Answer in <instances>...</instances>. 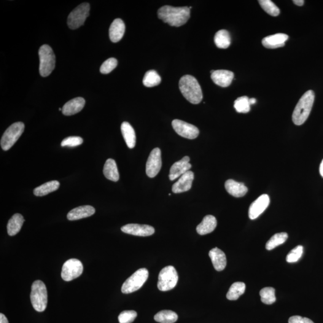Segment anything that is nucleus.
Masks as SVG:
<instances>
[{
  "instance_id": "nucleus-1",
  "label": "nucleus",
  "mask_w": 323,
  "mask_h": 323,
  "mask_svg": "<svg viewBox=\"0 0 323 323\" xmlns=\"http://www.w3.org/2000/svg\"><path fill=\"white\" fill-rule=\"evenodd\" d=\"M158 18L164 23L172 26H181L186 23L190 16V10L188 7H175L165 5L158 12Z\"/></svg>"
},
{
  "instance_id": "nucleus-2",
  "label": "nucleus",
  "mask_w": 323,
  "mask_h": 323,
  "mask_svg": "<svg viewBox=\"0 0 323 323\" xmlns=\"http://www.w3.org/2000/svg\"><path fill=\"white\" fill-rule=\"evenodd\" d=\"M179 88L183 95L190 103L199 104L203 98L201 86L192 75L183 76L180 80Z\"/></svg>"
},
{
  "instance_id": "nucleus-3",
  "label": "nucleus",
  "mask_w": 323,
  "mask_h": 323,
  "mask_svg": "<svg viewBox=\"0 0 323 323\" xmlns=\"http://www.w3.org/2000/svg\"><path fill=\"white\" fill-rule=\"evenodd\" d=\"M315 99V93L313 91L309 90L301 97L296 105L292 115V120L295 125H302L308 119L311 112Z\"/></svg>"
},
{
  "instance_id": "nucleus-4",
  "label": "nucleus",
  "mask_w": 323,
  "mask_h": 323,
  "mask_svg": "<svg viewBox=\"0 0 323 323\" xmlns=\"http://www.w3.org/2000/svg\"><path fill=\"white\" fill-rule=\"evenodd\" d=\"M32 306L37 312H43L47 305V292L46 287L42 281L37 280L31 287L30 295Z\"/></svg>"
},
{
  "instance_id": "nucleus-5",
  "label": "nucleus",
  "mask_w": 323,
  "mask_h": 323,
  "mask_svg": "<svg viewBox=\"0 0 323 323\" xmlns=\"http://www.w3.org/2000/svg\"><path fill=\"white\" fill-rule=\"evenodd\" d=\"M40 74L42 77L49 75L55 67V55L52 48L47 45H43L39 51Z\"/></svg>"
},
{
  "instance_id": "nucleus-6",
  "label": "nucleus",
  "mask_w": 323,
  "mask_h": 323,
  "mask_svg": "<svg viewBox=\"0 0 323 323\" xmlns=\"http://www.w3.org/2000/svg\"><path fill=\"white\" fill-rule=\"evenodd\" d=\"M179 276L174 266H168L162 269L158 277V287L162 292L171 290L176 286Z\"/></svg>"
},
{
  "instance_id": "nucleus-7",
  "label": "nucleus",
  "mask_w": 323,
  "mask_h": 323,
  "mask_svg": "<svg viewBox=\"0 0 323 323\" xmlns=\"http://www.w3.org/2000/svg\"><path fill=\"white\" fill-rule=\"evenodd\" d=\"M148 277L149 271L147 269H138L124 282L122 287V292L124 294H129L139 290L147 281Z\"/></svg>"
},
{
  "instance_id": "nucleus-8",
  "label": "nucleus",
  "mask_w": 323,
  "mask_h": 323,
  "mask_svg": "<svg viewBox=\"0 0 323 323\" xmlns=\"http://www.w3.org/2000/svg\"><path fill=\"white\" fill-rule=\"evenodd\" d=\"M25 129L23 123L19 122L12 124L6 129L1 139V147L4 151L9 150L16 143L23 134Z\"/></svg>"
},
{
  "instance_id": "nucleus-9",
  "label": "nucleus",
  "mask_w": 323,
  "mask_h": 323,
  "mask_svg": "<svg viewBox=\"0 0 323 323\" xmlns=\"http://www.w3.org/2000/svg\"><path fill=\"white\" fill-rule=\"evenodd\" d=\"M90 5L88 2H83L72 10L67 20L69 28L75 29L83 25L90 15Z\"/></svg>"
},
{
  "instance_id": "nucleus-10",
  "label": "nucleus",
  "mask_w": 323,
  "mask_h": 323,
  "mask_svg": "<svg viewBox=\"0 0 323 323\" xmlns=\"http://www.w3.org/2000/svg\"><path fill=\"white\" fill-rule=\"evenodd\" d=\"M82 263L76 258H71L65 262L62 268L61 277L64 281H71L83 273Z\"/></svg>"
},
{
  "instance_id": "nucleus-11",
  "label": "nucleus",
  "mask_w": 323,
  "mask_h": 323,
  "mask_svg": "<svg viewBox=\"0 0 323 323\" xmlns=\"http://www.w3.org/2000/svg\"><path fill=\"white\" fill-rule=\"evenodd\" d=\"M172 126L174 131L183 138L193 139L197 138L199 136V131L198 128L184 121L174 120L172 121Z\"/></svg>"
},
{
  "instance_id": "nucleus-12",
  "label": "nucleus",
  "mask_w": 323,
  "mask_h": 323,
  "mask_svg": "<svg viewBox=\"0 0 323 323\" xmlns=\"http://www.w3.org/2000/svg\"><path fill=\"white\" fill-rule=\"evenodd\" d=\"M162 167L161 151L155 148L151 152L146 163V174L148 177L153 178L157 176Z\"/></svg>"
},
{
  "instance_id": "nucleus-13",
  "label": "nucleus",
  "mask_w": 323,
  "mask_h": 323,
  "mask_svg": "<svg viewBox=\"0 0 323 323\" xmlns=\"http://www.w3.org/2000/svg\"><path fill=\"white\" fill-rule=\"evenodd\" d=\"M269 203H270V198L268 195L264 194L259 196L250 207L249 211L250 219L251 220L257 219L268 208Z\"/></svg>"
},
{
  "instance_id": "nucleus-14",
  "label": "nucleus",
  "mask_w": 323,
  "mask_h": 323,
  "mask_svg": "<svg viewBox=\"0 0 323 323\" xmlns=\"http://www.w3.org/2000/svg\"><path fill=\"white\" fill-rule=\"evenodd\" d=\"M123 232L139 236H148L155 233V229L147 225L128 224L121 228Z\"/></svg>"
},
{
  "instance_id": "nucleus-15",
  "label": "nucleus",
  "mask_w": 323,
  "mask_h": 323,
  "mask_svg": "<svg viewBox=\"0 0 323 323\" xmlns=\"http://www.w3.org/2000/svg\"><path fill=\"white\" fill-rule=\"evenodd\" d=\"M189 161L190 158L188 156H185L182 160L174 163L169 172V180L174 181L177 178L182 176L185 172L189 171L192 168V165L189 163Z\"/></svg>"
},
{
  "instance_id": "nucleus-16",
  "label": "nucleus",
  "mask_w": 323,
  "mask_h": 323,
  "mask_svg": "<svg viewBox=\"0 0 323 323\" xmlns=\"http://www.w3.org/2000/svg\"><path fill=\"white\" fill-rule=\"evenodd\" d=\"M194 180V173L188 171L180 177V179L172 185V192L180 193L187 192L192 187Z\"/></svg>"
},
{
  "instance_id": "nucleus-17",
  "label": "nucleus",
  "mask_w": 323,
  "mask_h": 323,
  "mask_svg": "<svg viewBox=\"0 0 323 323\" xmlns=\"http://www.w3.org/2000/svg\"><path fill=\"white\" fill-rule=\"evenodd\" d=\"M211 77L215 84L222 88H226L231 85L234 78V74L228 70L219 69L214 71L211 74Z\"/></svg>"
},
{
  "instance_id": "nucleus-18",
  "label": "nucleus",
  "mask_w": 323,
  "mask_h": 323,
  "mask_svg": "<svg viewBox=\"0 0 323 323\" xmlns=\"http://www.w3.org/2000/svg\"><path fill=\"white\" fill-rule=\"evenodd\" d=\"M289 39L287 34L278 33L264 38L262 45L267 48H277L284 47L285 42Z\"/></svg>"
},
{
  "instance_id": "nucleus-19",
  "label": "nucleus",
  "mask_w": 323,
  "mask_h": 323,
  "mask_svg": "<svg viewBox=\"0 0 323 323\" xmlns=\"http://www.w3.org/2000/svg\"><path fill=\"white\" fill-rule=\"evenodd\" d=\"M85 105V100L82 97H77L71 99L65 104L63 107V115H72L79 113Z\"/></svg>"
},
{
  "instance_id": "nucleus-20",
  "label": "nucleus",
  "mask_w": 323,
  "mask_h": 323,
  "mask_svg": "<svg viewBox=\"0 0 323 323\" xmlns=\"http://www.w3.org/2000/svg\"><path fill=\"white\" fill-rule=\"evenodd\" d=\"M95 209L90 206H84L72 209L67 214L69 220H77L89 217L95 214Z\"/></svg>"
},
{
  "instance_id": "nucleus-21",
  "label": "nucleus",
  "mask_w": 323,
  "mask_h": 323,
  "mask_svg": "<svg viewBox=\"0 0 323 323\" xmlns=\"http://www.w3.org/2000/svg\"><path fill=\"white\" fill-rule=\"evenodd\" d=\"M125 31V25L120 19H116L113 22L109 29V36L111 41L117 43L123 37Z\"/></svg>"
},
{
  "instance_id": "nucleus-22",
  "label": "nucleus",
  "mask_w": 323,
  "mask_h": 323,
  "mask_svg": "<svg viewBox=\"0 0 323 323\" xmlns=\"http://www.w3.org/2000/svg\"><path fill=\"white\" fill-rule=\"evenodd\" d=\"M209 256L211 258L212 265L215 270L222 271L225 269L226 266V257L225 253L222 250L215 247L210 250Z\"/></svg>"
},
{
  "instance_id": "nucleus-23",
  "label": "nucleus",
  "mask_w": 323,
  "mask_h": 323,
  "mask_svg": "<svg viewBox=\"0 0 323 323\" xmlns=\"http://www.w3.org/2000/svg\"><path fill=\"white\" fill-rule=\"evenodd\" d=\"M225 188L227 192L236 198H241L246 195L248 188L244 183H239L233 180H228L225 183Z\"/></svg>"
},
{
  "instance_id": "nucleus-24",
  "label": "nucleus",
  "mask_w": 323,
  "mask_h": 323,
  "mask_svg": "<svg viewBox=\"0 0 323 323\" xmlns=\"http://www.w3.org/2000/svg\"><path fill=\"white\" fill-rule=\"evenodd\" d=\"M217 220L213 215H207L198 225L196 231L199 235H204L213 231L217 226Z\"/></svg>"
},
{
  "instance_id": "nucleus-25",
  "label": "nucleus",
  "mask_w": 323,
  "mask_h": 323,
  "mask_svg": "<svg viewBox=\"0 0 323 323\" xmlns=\"http://www.w3.org/2000/svg\"><path fill=\"white\" fill-rule=\"evenodd\" d=\"M121 131L126 145L129 149H133L136 146V135L133 126L127 122H124L121 125Z\"/></svg>"
},
{
  "instance_id": "nucleus-26",
  "label": "nucleus",
  "mask_w": 323,
  "mask_h": 323,
  "mask_svg": "<svg viewBox=\"0 0 323 323\" xmlns=\"http://www.w3.org/2000/svg\"><path fill=\"white\" fill-rule=\"evenodd\" d=\"M24 222L25 219L21 214L17 213L13 215L8 222L7 226L8 234L10 236H15L20 232Z\"/></svg>"
},
{
  "instance_id": "nucleus-27",
  "label": "nucleus",
  "mask_w": 323,
  "mask_h": 323,
  "mask_svg": "<svg viewBox=\"0 0 323 323\" xmlns=\"http://www.w3.org/2000/svg\"><path fill=\"white\" fill-rule=\"evenodd\" d=\"M103 173L106 179L111 181L116 182L119 180L117 164L115 160L109 159L105 163Z\"/></svg>"
},
{
  "instance_id": "nucleus-28",
  "label": "nucleus",
  "mask_w": 323,
  "mask_h": 323,
  "mask_svg": "<svg viewBox=\"0 0 323 323\" xmlns=\"http://www.w3.org/2000/svg\"><path fill=\"white\" fill-rule=\"evenodd\" d=\"M60 186V183L56 180L45 183L34 190V195L37 196H43L47 194L55 192Z\"/></svg>"
},
{
  "instance_id": "nucleus-29",
  "label": "nucleus",
  "mask_w": 323,
  "mask_h": 323,
  "mask_svg": "<svg viewBox=\"0 0 323 323\" xmlns=\"http://www.w3.org/2000/svg\"><path fill=\"white\" fill-rule=\"evenodd\" d=\"M231 39L230 32L225 29L217 32L214 36V43L217 47L227 48L230 47Z\"/></svg>"
},
{
  "instance_id": "nucleus-30",
  "label": "nucleus",
  "mask_w": 323,
  "mask_h": 323,
  "mask_svg": "<svg viewBox=\"0 0 323 323\" xmlns=\"http://www.w3.org/2000/svg\"><path fill=\"white\" fill-rule=\"evenodd\" d=\"M246 290V284L242 282H236L231 285L226 295V298L230 300H236L243 295Z\"/></svg>"
},
{
  "instance_id": "nucleus-31",
  "label": "nucleus",
  "mask_w": 323,
  "mask_h": 323,
  "mask_svg": "<svg viewBox=\"0 0 323 323\" xmlns=\"http://www.w3.org/2000/svg\"><path fill=\"white\" fill-rule=\"evenodd\" d=\"M154 319L156 322L161 323H174L177 322L178 316L174 311L163 310L156 314Z\"/></svg>"
},
{
  "instance_id": "nucleus-32",
  "label": "nucleus",
  "mask_w": 323,
  "mask_h": 323,
  "mask_svg": "<svg viewBox=\"0 0 323 323\" xmlns=\"http://www.w3.org/2000/svg\"><path fill=\"white\" fill-rule=\"evenodd\" d=\"M161 81V77L158 72L155 70L151 69L145 74L142 83L146 87L152 88L160 85Z\"/></svg>"
},
{
  "instance_id": "nucleus-33",
  "label": "nucleus",
  "mask_w": 323,
  "mask_h": 323,
  "mask_svg": "<svg viewBox=\"0 0 323 323\" xmlns=\"http://www.w3.org/2000/svg\"><path fill=\"white\" fill-rule=\"evenodd\" d=\"M288 238L287 233L282 232L275 234L267 242L266 244V249L268 250H272L275 248L284 244Z\"/></svg>"
},
{
  "instance_id": "nucleus-34",
  "label": "nucleus",
  "mask_w": 323,
  "mask_h": 323,
  "mask_svg": "<svg viewBox=\"0 0 323 323\" xmlns=\"http://www.w3.org/2000/svg\"><path fill=\"white\" fill-rule=\"evenodd\" d=\"M261 300L266 305H271L276 301V290L273 287H265L260 290Z\"/></svg>"
},
{
  "instance_id": "nucleus-35",
  "label": "nucleus",
  "mask_w": 323,
  "mask_h": 323,
  "mask_svg": "<svg viewBox=\"0 0 323 323\" xmlns=\"http://www.w3.org/2000/svg\"><path fill=\"white\" fill-rule=\"evenodd\" d=\"M234 108L238 113H249L250 111L249 98L246 96L239 97L234 102Z\"/></svg>"
},
{
  "instance_id": "nucleus-36",
  "label": "nucleus",
  "mask_w": 323,
  "mask_h": 323,
  "mask_svg": "<svg viewBox=\"0 0 323 323\" xmlns=\"http://www.w3.org/2000/svg\"><path fill=\"white\" fill-rule=\"evenodd\" d=\"M258 2L262 9L269 15L273 16H278L279 15V8L271 0H259Z\"/></svg>"
},
{
  "instance_id": "nucleus-37",
  "label": "nucleus",
  "mask_w": 323,
  "mask_h": 323,
  "mask_svg": "<svg viewBox=\"0 0 323 323\" xmlns=\"http://www.w3.org/2000/svg\"><path fill=\"white\" fill-rule=\"evenodd\" d=\"M303 247L298 246L293 249L287 255L286 260L288 263L297 262L303 254Z\"/></svg>"
},
{
  "instance_id": "nucleus-38",
  "label": "nucleus",
  "mask_w": 323,
  "mask_h": 323,
  "mask_svg": "<svg viewBox=\"0 0 323 323\" xmlns=\"http://www.w3.org/2000/svg\"><path fill=\"white\" fill-rule=\"evenodd\" d=\"M117 60L115 58H111L107 59L102 64L100 68V72L102 74H104L110 73V72H111L117 67Z\"/></svg>"
},
{
  "instance_id": "nucleus-39",
  "label": "nucleus",
  "mask_w": 323,
  "mask_h": 323,
  "mask_svg": "<svg viewBox=\"0 0 323 323\" xmlns=\"http://www.w3.org/2000/svg\"><path fill=\"white\" fill-rule=\"evenodd\" d=\"M137 317L135 311H124L118 316V320L120 323H132Z\"/></svg>"
},
{
  "instance_id": "nucleus-40",
  "label": "nucleus",
  "mask_w": 323,
  "mask_h": 323,
  "mask_svg": "<svg viewBox=\"0 0 323 323\" xmlns=\"http://www.w3.org/2000/svg\"><path fill=\"white\" fill-rule=\"evenodd\" d=\"M83 142V138L80 137H69L65 138L61 142L62 147H77L82 144Z\"/></svg>"
},
{
  "instance_id": "nucleus-41",
  "label": "nucleus",
  "mask_w": 323,
  "mask_h": 323,
  "mask_svg": "<svg viewBox=\"0 0 323 323\" xmlns=\"http://www.w3.org/2000/svg\"><path fill=\"white\" fill-rule=\"evenodd\" d=\"M289 323H314L308 318L299 316L291 317L289 320Z\"/></svg>"
},
{
  "instance_id": "nucleus-42",
  "label": "nucleus",
  "mask_w": 323,
  "mask_h": 323,
  "mask_svg": "<svg viewBox=\"0 0 323 323\" xmlns=\"http://www.w3.org/2000/svg\"><path fill=\"white\" fill-rule=\"evenodd\" d=\"M0 323H9L8 320L3 314H0Z\"/></svg>"
},
{
  "instance_id": "nucleus-43",
  "label": "nucleus",
  "mask_w": 323,
  "mask_h": 323,
  "mask_svg": "<svg viewBox=\"0 0 323 323\" xmlns=\"http://www.w3.org/2000/svg\"><path fill=\"white\" fill-rule=\"evenodd\" d=\"M293 2L298 6H302L304 2H305L303 0H293Z\"/></svg>"
},
{
  "instance_id": "nucleus-44",
  "label": "nucleus",
  "mask_w": 323,
  "mask_h": 323,
  "mask_svg": "<svg viewBox=\"0 0 323 323\" xmlns=\"http://www.w3.org/2000/svg\"><path fill=\"white\" fill-rule=\"evenodd\" d=\"M320 174H321V176H322V177H323V160L321 164H320Z\"/></svg>"
},
{
  "instance_id": "nucleus-45",
  "label": "nucleus",
  "mask_w": 323,
  "mask_h": 323,
  "mask_svg": "<svg viewBox=\"0 0 323 323\" xmlns=\"http://www.w3.org/2000/svg\"><path fill=\"white\" fill-rule=\"evenodd\" d=\"M249 102L250 105L254 104L256 102V99L255 98L249 99Z\"/></svg>"
}]
</instances>
